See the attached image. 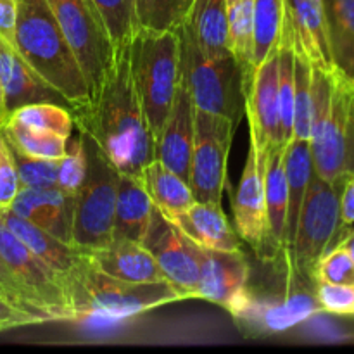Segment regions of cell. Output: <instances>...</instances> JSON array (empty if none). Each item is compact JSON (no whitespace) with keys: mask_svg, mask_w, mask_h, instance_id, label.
Segmentation results:
<instances>
[{"mask_svg":"<svg viewBox=\"0 0 354 354\" xmlns=\"http://www.w3.org/2000/svg\"><path fill=\"white\" fill-rule=\"evenodd\" d=\"M344 182H327L311 176L306 199L297 221L296 237L287 251V265L297 277L313 282V268L318 259L348 235L341 218V192Z\"/></svg>","mask_w":354,"mask_h":354,"instance_id":"52a82bcc","label":"cell"},{"mask_svg":"<svg viewBox=\"0 0 354 354\" xmlns=\"http://www.w3.org/2000/svg\"><path fill=\"white\" fill-rule=\"evenodd\" d=\"M7 209L73 245V194L62 192L57 187L19 189Z\"/></svg>","mask_w":354,"mask_h":354,"instance_id":"d6986e66","label":"cell"},{"mask_svg":"<svg viewBox=\"0 0 354 354\" xmlns=\"http://www.w3.org/2000/svg\"><path fill=\"white\" fill-rule=\"evenodd\" d=\"M152 204L140 176L120 173L116 192L113 239H128L142 242L151 223Z\"/></svg>","mask_w":354,"mask_h":354,"instance_id":"cb8c5ba5","label":"cell"},{"mask_svg":"<svg viewBox=\"0 0 354 354\" xmlns=\"http://www.w3.org/2000/svg\"><path fill=\"white\" fill-rule=\"evenodd\" d=\"M86 176L75 196L73 245L88 252L113 241L120 171L86 137Z\"/></svg>","mask_w":354,"mask_h":354,"instance_id":"ba28073f","label":"cell"},{"mask_svg":"<svg viewBox=\"0 0 354 354\" xmlns=\"http://www.w3.org/2000/svg\"><path fill=\"white\" fill-rule=\"evenodd\" d=\"M235 130L237 127L227 118L196 109V135L189 171V185L196 203L221 204Z\"/></svg>","mask_w":354,"mask_h":354,"instance_id":"8fae6325","label":"cell"},{"mask_svg":"<svg viewBox=\"0 0 354 354\" xmlns=\"http://www.w3.org/2000/svg\"><path fill=\"white\" fill-rule=\"evenodd\" d=\"M35 324H40V322L31 317V315H28L26 311L19 310L16 304H12L7 297L0 294V334L10 330V328L26 327V325Z\"/></svg>","mask_w":354,"mask_h":354,"instance_id":"60d3db41","label":"cell"},{"mask_svg":"<svg viewBox=\"0 0 354 354\" xmlns=\"http://www.w3.org/2000/svg\"><path fill=\"white\" fill-rule=\"evenodd\" d=\"M196 0H133L137 30L176 31L189 17Z\"/></svg>","mask_w":354,"mask_h":354,"instance_id":"4dcf8cb0","label":"cell"},{"mask_svg":"<svg viewBox=\"0 0 354 354\" xmlns=\"http://www.w3.org/2000/svg\"><path fill=\"white\" fill-rule=\"evenodd\" d=\"M14 47L71 109L88 104L90 88L80 62L52 14L47 0H16Z\"/></svg>","mask_w":354,"mask_h":354,"instance_id":"7a4b0ae2","label":"cell"},{"mask_svg":"<svg viewBox=\"0 0 354 354\" xmlns=\"http://www.w3.org/2000/svg\"><path fill=\"white\" fill-rule=\"evenodd\" d=\"M185 24L194 40L206 54H232L228 40L227 0H196Z\"/></svg>","mask_w":354,"mask_h":354,"instance_id":"83f0119b","label":"cell"},{"mask_svg":"<svg viewBox=\"0 0 354 354\" xmlns=\"http://www.w3.org/2000/svg\"><path fill=\"white\" fill-rule=\"evenodd\" d=\"M19 192V178L12 151L0 127V209H7Z\"/></svg>","mask_w":354,"mask_h":354,"instance_id":"ab89813d","label":"cell"},{"mask_svg":"<svg viewBox=\"0 0 354 354\" xmlns=\"http://www.w3.org/2000/svg\"><path fill=\"white\" fill-rule=\"evenodd\" d=\"M10 145V144H9ZM14 165L19 178V189H44L55 187L57 182V159L31 158L10 145Z\"/></svg>","mask_w":354,"mask_h":354,"instance_id":"8d00e7d4","label":"cell"},{"mask_svg":"<svg viewBox=\"0 0 354 354\" xmlns=\"http://www.w3.org/2000/svg\"><path fill=\"white\" fill-rule=\"evenodd\" d=\"M245 116L249 120L251 140L259 158L265 159L270 149L280 144L279 120V54L273 50L265 62L254 68L245 97Z\"/></svg>","mask_w":354,"mask_h":354,"instance_id":"5bb4252c","label":"cell"},{"mask_svg":"<svg viewBox=\"0 0 354 354\" xmlns=\"http://www.w3.org/2000/svg\"><path fill=\"white\" fill-rule=\"evenodd\" d=\"M315 296L320 310L342 317H354L353 283H317Z\"/></svg>","mask_w":354,"mask_h":354,"instance_id":"f35d334b","label":"cell"},{"mask_svg":"<svg viewBox=\"0 0 354 354\" xmlns=\"http://www.w3.org/2000/svg\"><path fill=\"white\" fill-rule=\"evenodd\" d=\"M93 266L114 279L127 282H161L166 280L154 256L142 242L113 239L100 249L85 252Z\"/></svg>","mask_w":354,"mask_h":354,"instance_id":"ffe728a7","label":"cell"},{"mask_svg":"<svg viewBox=\"0 0 354 354\" xmlns=\"http://www.w3.org/2000/svg\"><path fill=\"white\" fill-rule=\"evenodd\" d=\"M196 135V106L185 82L180 78L171 111L156 138V159L189 182L190 158Z\"/></svg>","mask_w":354,"mask_h":354,"instance_id":"ac0fdd59","label":"cell"},{"mask_svg":"<svg viewBox=\"0 0 354 354\" xmlns=\"http://www.w3.org/2000/svg\"><path fill=\"white\" fill-rule=\"evenodd\" d=\"M286 147L270 149L265 158V203H266V230H268V254H286L283 235L287 218V175H286Z\"/></svg>","mask_w":354,"mask_h":354,"instance_id":"603a6c76","label":"cell"},{"mask_svg":"<svg viewBox=\"0 0 354 354\" xmlns=\"http://www.w3.org/2000/svg\"><path fill=\"white\" fill-rule=\"evenodd\" d=\"M66 40L71 45L90 88H100L116 55V47L88 0H47Z\"/></svg>","mask_w":354,"mask_h":354,"instance_id":"30bf717a","label":"cell"},{"mask_svg":"<svg viewBox=\"0 0 354 354\" xmlns=\"http://www.w3.org/2000/svg\"><path fill=\"white\" fill-rule=\"evenodd\" d=\"M311 80L313 66L294 52V131L292 138L310 140L311 135Z\"/></svg>","mask_w":354,"mask_h":354,"instance_id":"836d02e7","label":"cell"},{"mask_svg":"<svg viewBox=\"0 0 354 354\" xmlns=\"http://www.w3.org/2000/svg\"><path fill=\"white\" fill-rule=\"evenodd\" d=\"M324 10L335 73L354 82V0H324Z\"/></svg>","mask_w":354,"mask_h":354,"instance_id":"4316f807","label":"cell"},{"mask_svg":"<svg viewBox=\"0 0 354 354\" xmlns=\"http://www.w3.org/2000/svg\"><path fill=\"white\" fill-rule=\"evenodd\" d=\"M315 175L346 182L354 173V82L334 73L330 111L310 137Z\"/></svg>","mask_w":354,"mask_h":354,"instance_id":"9c48e42d","label":"cell"},{"mask_svg":"<svg viewBox=\"0 0 354 354\" xmlns=\"http://www.w3.org/2000/svg\"><path fill=\"white\" fill-rule=\"evenodd\" d=\"M182 80L196 109L227 118L239 127L245 114L249 78L244 66L227 55H209L197 45L185 23L178 28Z\"/></svg>","mask_w":354,"mask_h":354,"instance_id":"5b68a950","label":"cell"},{"mask_svg":"<svg viewBox=\"0 0 354 354\" xmlns=\"http://www.w3.org/2000/svg\"><path fill=\"white\" fill-rule=\"evenodd\" d=\"M0 294H2V290H0ZM2 296H3V294H2ZM3 297H6V296H3Z\"/></svg>","mask_w":354,"mask_h":354,"instance_id":"7dc6e473","label":"cell"},{"mask_svg":"<svg viewBox=\"0 0 354 354\" xmlns=\"http://www.w3.org/2000/svg\"><path fill=\"white\" fill-rule=\"evenodd\" d=\"M175 223L183 234L204 249L214 251H239L242 249V239L235 232L225 214L221 204L194 203Z\"/></svg>","mask_w":354,"mask_h":354,"instance_id":"44dd1931","label":"cell"},{"mask_svg":"<svg viewBox=\"0 0 354 354\" xmlns=\"http://www.w3.org/2000/svg\"><path fill=\"white\" fill-rule=\"evenodd\" d=\"M265 159L259 158L254 142L249 140V152L242 169L237 190L234 194L235 232L256 252L268 254V230H266L265 203Z\"/></svg>","mask_w":354,"mask_h":354,"instance_id":"9a60e30c","label":"cell"},{"mask_svg":"<svg viewBox=\"0 0 354 354\" xmlns=\"http://www.w3.org/2000/svg\"><path fill=\"white\" fill-rule=\"evenodd\" d=\"M0 109H2V90H0ZM3 113V111H2Z\"/></svg>","mask_w":354,"mask_h":354,"instance_id":"bcb514c9","label":"cell"},{"mask_svg":"<svg viewBox=\"0 0 354 354\" xmlns=\"http://www.w3.org/2000/svg\"><path fill=\"white\" fill-rule=\"evenodd\" d=\"M17 2L16 0H0V38L14 45V30H16Z\"/></svg>","mask_w":354,"mask_h":354,"instance_id":"b9f144b4","label":"cell"},{"mask_svg":"<svg viewBox=\"0 0 354 354\" xmlns=\"http://www.w3.org/2000/svg\"><path fill=\"white\" fill-rule=\"evenodd\" d=\"M286 175H287V218L286 235H283V251L290 249L296 237L297 221L306 199L308 187L313 176V156H311L310 140L290 138L286 147Z\"/></svg>","mask_w":354,"mask_h":354,"instance_id":"d4e9b609","label":"cell"},{"mask_svg":"<svg viewBox=\"0 0 354 354\" xmlns=\"http://www.w3.org/2000/svg\"><path fill=\"white\" fill-rule=\"evenodd\" d=\"M2 131L7 142L23 154L41 159H61L66 154L68 138L52 131L38 130L16 120L6 118Z\"/></svg>","mask_w":354,"mask_h":354,"instance_id":"f546056e","label":"cell"},{"mask_svg":"<svg viewBox=\"0 0 354 354\" xmlns=\"http://www.w3.org/2000/svg\"><path fill=\"white\" fill-rule=\"evenodd\" d=\"M283 31L294 52L313 68L334 73L328 48L324 0H283Z\"/></svg>","mask_w":354,"mask_h":354,"instance_id":"2e32d148","label":"cell"},{"mask_svg":"<svg viewBox=\"0 0 354 354\" xmlns=\"http://www.w3.org/2000/svg\"><path fill=\"white\" fill-rule=\"evenodd\" d=\"M130 41L116 47L114 62L100 88L88 104L71 109V114L78 133L88 138L118 171L140 176L142 169L156 159V138L131 80Z\"/></svg>","mask_w":354,"mask_h":354,"instance_id":"6da1fadb","label":"cell"},{"mask_svg":"<svg viewBox=\"0 0 354 354\" xmlns=\"http://www.w3.org/2000/svg\"><path fill=\"white\" fill-rule=\"evenodd\" d=\"M283 26V0H254L252 17V71L277 50Z\"/></svg>","mask_w":354,"mask_h":354,"instance_id":"f1b7e54d","label":"cell"},{"mask_svg":"<svg viewBox=\"0 0 354 354\" xmlns=\"http://www.w3.org/2000/svg\"><path fill=\"white\" fill-rule=\"evenodd\" d=\"M0 90L3 116L28 104L54 102L71 109L68 100L48 83H45L30 64L21 57L16 47L0 38Z\"/></svg>","mask_w":354,"mask_h":354,"instance_id":"e0dca14e","label":"cell"},{"mask_svg":"<svg viewBox=\"0 0 354 354\" xmlns=\"http://www.w3.org/2000/svg\"><path fill=\"white\" fill-rule=\"evenodd\" d=\"M66 290L76 320H123L183 299L168 280L137 283L106 275L88 261L85 252L66 279Z\"/></svg>","mask_w":354,"mask_h":354,"instance_id":"3957f363","label":"cell"},{"mask_svg":"<svg viewBox=\"0 0 354 354\" xmlns=\"http://www.w3.org/2000/svg\"><path fill=\"white\" fill-rule=\"evenodd\" d=\"M130 71L145 120L158 138L182 78L178 31H135L130 41Z\"/></svg>","mask_w":354,"mask_h":354,"instance_id":"8992f818","label":"cell"},{"mask_svg":"<svg viewBox=\"0 0 354 354\" xmlns=\"http://www.w3.org/2000/svg\"><path fill=\"white\" fill-rule=\"evenodd\" d=\"M142 244L154 256L165 279L183 299L197 297L201 248L156 206Z\"/></svg>","mask_w":354,"mask_h":354,"instance_id":"7c38bea8","label":"cell"},{"mask_svg":"<svg viewBox=\"0 0 354 354\" xmlns=\"http://www.w3.org/2000/svg\"><path fill=\"white\" fill-rule=\"evenodd\" d=\"M7 118L28 124V127L38 128V130L62 135L66 138L71 137L73 130H75L71 109L54 102L28 104V106L12 111Z\"/></svg>","mask_w":354,"mask_h":354,"instance_id":"d6a6232c","label":"cell"},{"mask_svg":"<svg viewBox=\"0 0 354 354\" xmlns=\"http://www.w3.org/2000/svg\"><path fill=\"white\" fill-rule=\"evenodd\" d=\"M86 176V149L85 138L82 133L78 137L68 138V147L66 154L61 159H57V182L55 187L61 189L62 192L73 194L80 190Z\"/></svg>","mask_w":354,"mask_h":354,"instance_id":"d590c367","label":"cell"},{"mask_svg":"<svg viewBox=\"0 0 354 354\" xmlns=\"http://www.w3.org/2000/svg\"><path fill=\"white\" fill-rule=\"evenodd\" d=\"M0 290L19 310L45 322L76 320L66 283L10 232L0 214Z\"/></svg>","mask_w":354,"mask_h":354,"instance_id":"277c9868","label":"cell"},{"mask_svg":"<svg viewBox=\"0 0 354 354\" xmlns=\"http://www.w3.org/2000/svg\"><path fill=\"white\" fill-rule=\"evenodd\" d=\"M248 280L249 265L242 249L214 251L201 248L196 299L209 301L239 317L252 304Z\"/></svg>","mask_w":354,"mask_h":354,"instance_id":"4fadbf2b","label":"cell"},{"mask_svg":"<svg viewBox=\"0 0 354 354\" xmlns=\"http://www.w3.org/2000/svg\"><path fill=\"white\" fill-rule=\"evenodd\" d=\"M252 17H254V0H227L230 50L234 57L244 66L249 80L252 75Z\"/></svg>","mask_w":354,"mask_h":354,"instance_id":"1f68e13d","label":"cell"},{"mask_svg":"<svg viewBox=\"0 0 354 354\" xmlns=\"http://www.w3.org/2000/svg\"><path fill=\"white\" fill-rule=\"evenodd\" d=\"M0 214H2V220L6 221L7 227L10 228V232L37 258H40L48 268L54 270L66 283V279L69 277V273L82 261L83 252L78 248H75V245L59 241L57 237L50 235L48 232L41 230L40 227L30 223L24 218L17 216L12 211L0 209Z\"/></svg>","mask_w":354,"mask_h":354,"instance_id":"7402d4cb","label":"cell"},{"mask_svg":"<svg viewBox=\"0 0 354 354\" xmlns=\"http://www.w3.org/2000/svg\"><path fill=\"white\" fill-rule=\"evenodd\" d=\"M315 283H353L354 261L342 244L328 249L313 268Z\"/></svg>","mask_w":354,"mask_h":354,"instance_id":"74e56055","label":"cell"},{"mask_svg":"<svg viewBox=\"0 0 354 354\" xmlns=\"http://www.w3.org/2000/svg\"><path fill=\"white\" fill-rule=\"evenodd\" d=\"M339 244H342L346 249H348L349 254H351V258H353V261H354V230H349L348 235H346V237L342 239V241L339 242Z\"/></svg>","mask_w":354,"mask_h":354,"instance_id":"ee69618b","label":"cell"},{"mask_svg":"<svg viewBox=\"0 0 354 354\" xmlns=\"http://www.w3.org/2000/svg\"><path fill=\"white\" fill-rule=\"evenodd\" d=\"M140 180L152 204L169 220L175 221L180 214L185 213L196 203L189 182L171 171L159 159H152L142 169Z\"/></svg>","mask_w":354,"mask_h":354,"instance_id":"484cf974","label":"cell"},{"mask_svg":"<svg viewBox=\"0 0 354 354\" xmlns=\"http://www.w3.org/2000/svg\"><path fill=\"white\" fill-rule=\"evenodd\" d=\"M113 40L114 47L128 44L137 31L133 0H88Z\"/></svg>","mask_w":354,"mask_h":354,"instance_id":"e575fe53","label":"cell"},{"mask_svg":"<svg viewBox=\"0 0 354 354\" xmlns=\"http://www.w3.org/2000/svg\"><path fill=\"white\" fill-rule=\"evenodd\" d=\"M341 218L346 227L354 225V173L344 182L341 192Z\"/></svg>","mask_w":354,"mask_h":354,"instance_id":"7bdbcfd3","label":"cell"},{"mask_svg":"<svg viewBox=\"0 0 354 354\" xmlns=\"http://www.w3.org/2000/svg\"><path fill=\"white\" fill-rule=\"evenodd\" d=\"M3 121H6V116H3L2 109H0V127H2V124H3Z\"/></svg>","mask_w":354,"mask_h":354,"instance_id":"f6af8a7d","label":"cell"}]
</instances>
